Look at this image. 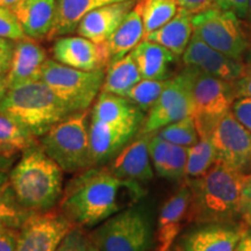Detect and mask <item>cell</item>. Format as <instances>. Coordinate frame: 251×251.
<instances>
[{
  "label": "cell",
  "instance_id": "36",
  "mask_svg": "<svg viewBox=\"0 0 251 251\" xmlns=\"http://www.w3.org/2000/svg\"><path fill=\"white\" fill-rule=\"evenodd\" d=\"M90 243L81 227H75L64 237L56 251H89Z\"/></svg>",
  "mask_w": 251,
  "mask_h": 251
},
{
  "label": "cell",
  "instance_id": "48",
  "mask_svg": "<svg viewBox=\"0 0 251 251\" xmlns=\"http://www.w3.org/2000/svg\"><path fill=\"white\" fill-rule=\"evenodd\" d=\"M21 0H0V7H9L12 8L14 5H17Z\"/></svg>",
  "mask_w": 251,
  "mask_h": 251
},
{
  "label": "cell",
  "instance_id": "7",
  "mask_svg": "<svg viewBox=\"0 0 251 251\" xmlns=\"http://www.w3.org/2000/svg\"><path fill=\"white\" fill-rule=\"evenodd\" d=\"M192 100V118L200 137H209L218 121L231 111L234 81L209 76L196 68H185Z\"/></svg>",
  "mask_w": 251,
  "mask_h": 251
},
{
  "label": "cell",
  "instance_id": "13",
  "mask_svg": "<svg viewBox=\"0 0 251 251\" xmlns=\"http://www.w3.org/2000/svg\"><path fill=\"white\" fill-rule=\"evenodd\" d=\"M52 56L67 67L83 71L106 70L111 63L107 45L83 36H64L54 43Z\"/></svg>",
  "mask_w": 251,
  "mask_h": 251
},
{
  "label": "cell",
  "instance_id": "28",
  "mask_svg": "<svg viewBox=\"0 0 251 251\" xmlns=\"http://www.w3.org/2000/svg\"><path fill=\"white\" fill-rule=\"evenodd\" d=\"M37 137L14 118L0 113V150L5 152H24L37 144Z\"/></svg>",
  "mask_w": 251,
  "mask_h": 251
},
{
  "label": "cell",
  "instance_id": "42",
  "mask_svg": "<svg viewBox=\"0 0 251 251\" xmlns=\"http://www.w3.org/2000/svg\"><path fill=\"white\" fill-rule=\"evenodd\" d=\"M15 161H17V153L5 152L0 150V185L8 180Z\"/></svg>",
  "mask_w": 251,
  "mask_h": 251
},
{
  "label": "cell",
  "instance_id": "27",
  "mask_svg": "<svg viewBox=\"0 0 251 251\" xmlns=\"http://www.w3.org/2000/svg\"><path fill=\"white\" fill-rule=\"evenodd\" d=\"M142 79L139 68L130 54L118 61L111 62L106 69L101 92L126 97L127 93Z\"/></svg>",
  "mask_w": 251,
  "mask_h": 251
},
{
  "label": "cell",
  "instance_id": "11",
  "mask_svg": "<svg viewBox=\"0 0 251 251\" xmlns=\"http://www.w3.org/2000/svg\"><path fill=\"white\" fill-rule=\"evenodd\" d=\"M75 227L61 209L34 213L18 230L15 251H56Z\"/></svg>",
  "mask_w": 251,
  "mask_h": 251
},
{
  "label": "cell",
  "instance_id": "24",
  "mask_svg": "<svg viewBox=\"0 0 251 251\" xmlns=\"http://www.w3.org/2000/svg\"><path fill=\"white\" fill-rule=\"evenodd\" d=\"M193 14L186 9H178L177 14L169 23L144 37V40L158 43L174 52L176 56H181L186 50L193 35Z\"/></svg>",
  "mask_w": 251,
  "mask_h": 251
},
{
  "label": "cell",
  "instance_id": "44",
  "mask_svg": "<svg viewBox=\"0 0 251 251\" xmlns=\"http://www.w3.org/2000/svg\"><path fill=\"white\" fill-rule=\"evenodd\" d=\"M235 97H250L251 98V72H246L243 77L234 81Z\"/></svg>",
  "mask_w": 251,
  "mask_h": 251
},
{
  "label": "cell",
  "instance_id": "9",
  "mask_svg": "<svg viewBox=\"0 0 251 251\" xmlns=\"http://www.w3.org/2000/svg\"><path fill=\"white\" fill-rule=\"evenodd\" d=\"M193 34L222 54L241 59L249 48L238 17L218 7L193 15Z\"/></svg>",
  "mask_w": 251,
  "mask_h": 251
},
{
  "label": "cell",
  "instance_id": "43",
  "mask_svg": "<svg viewBox=\"0 0 251 251\" xmlns=\"http://www.w3.org/2000/svg\"><path fill=\"white\" fill-rule=\"evenodd\" d=\"M18 230L0 227V251H15Z\"/></svg>",
  "mask_w": 251,
  "mask_h": 251
},
{
  "label": "cell",
  "instance_id": "2",
  "mask_svg": "<svg viewBox=\"0 0 251 251\" xmlns=\"http://www.w3.org/2000/svg\"><path fill=\"white\" fill-rule=\"evenodd\" d=\"M247 178V174L218 161L205 175L187 179L191 191L188 222L227 224L240 215L241 194Z\"/></svg>",
  "mask_w": 251,
  "mask_h": 251
},
{
  "label": "cell",
  "instance_id": "23",
  "mask_svg": "<svg viewBox=\"0 0 251 251\" xmlns=\"http://www.w3.org/2000/svg\"><path fill=\"white\" fill-rule=\"evenodd\" d=\"M142 79L166 80L170 67L178 56L158 43L143 40L130 52Z\"/></svg>",
  "mask_w": 251,
  "mask_h": 251
},
{
  "label": "cell",
  "instance_id": "19",
  "mask_svg": "<svg viewBox=\"0 0 251 251\" xmlns=\"http://www.w3.org/2000/svg\"><path fill=\"white\" fill-rule=\"evenodd\" d=\"M247 231L246 226L207 224L185 235L180 247L184 251H234Z\"/></svg>",
  "mask_w": 251,
  "mask_h": 251
},
{
  "label": "cell",
  "instance_id": "22",
  "mask_svg": "<svg viewBox=\"0 0 251 251\" xmlns=\"http://www.w3.org/2000/svg\"><path fill=\"white\" fill-rule=\"evenodd\" d=\"M91 119L108 125H143L144 112L126 97L100 92L91 109Z\"/></svg>",
  "mask_w": 251,
  "mask_h": 251
},
{
  "label": "cell",
  "instance_id": "12",
  "mask_svg": "<svg viewBox=\"0 0 251 251\" xmlns=\"http://www.w3.org/2000/svg\"><path fill=\"white\" fill-rule=\"evenodd\" d=\"M209 139L220 162L242 174H251V131L237 121L231 111L218 121Z\"/></svg>",
  "mask_w": 251,
  "mask_h": 251
},
{
  "label": "cell",
  "instance_id": "3",
  "mask_svg": "<svg viewBox=\"0 0 251 251\" xmlns=\"http://www.w3.org/2000/svg\"><path fill=\"white\" fill-rule=\"evenodd\" d=\"M63 171L40 143L25 150L15 162L8 181L24 207L34 213L48 212L63 194Z\"/></svg>",
  "mask_w": 251,
  "mask_h": 251
},
{
  "label": "cell",
  "instance_id": "21",
  "mask_svg": "<svg viewBox=\"0 0 251 251\" xmlns=\"http://www.w3.org/2000/svg\"><path fill=\"white\" fill-rule=\"evenodd\" d=\"M27 37L48 39L55 25L56 0H21L12 7Z\"/></svg>",
  "mask_w": 251,
  "mask_h": 251
},
{
  "label": "cell",
  "instance_id": "1",
  "mask_svg": "<svg viewBox=\"0 0 251 251\" xmlns=\"http://www.w3.org/2000/svg\"><path fill=\"white\" fill-rule=\"evenodd\" d=\"M146 194L139 181L122 179L108 166H91L69 181L58 205L76 227L93 228L140 203Z\"/></svg>",
  "mask_w": 251,
  "mask_h": 251
},
{
  "label": "cell",
  "instance_id": "50",
  "mask_svg": "<svg viewBox=\"0 0 251 251\" xmlns=\"http://www.w3.org/2000/svg\"><path fill=\"white\" fill-rule=\"evenodd\" d=\"M89 251H99V250H98V249H97V248H96V247H94L92 243H90V247H89Z\"/></svg>",
  "mask_w": 251,
  "mask_h": 251
},
{
  "label": "cell",
  "instance_id": "49",
  "mask_svg": "<svg viewBox=\"0 0 251 251\" xmlns=\"http://www.w3.org/2000/svg\"><path fill=\"white\" fill-rule=\"evenodd\" d=\"M246 18H248V20L251 23V0H249V4H248V12Z\"/></svg>",
  "mask_w": 251,
  "mask_h": 251
},
{
  "label": "cell",
  "instance_id": "32",
  "mask_svg": "<svg viewBox=\"0 0 251 251\" xmlns=\"http://www.w3.org/2000/svg\"><path fill=\"white\" fill-rule=\"evenodd\" d=\"M157 134L168 142L185 147V148L194 146L200 140L192 117L185 118L183 120L165 126L161 130L157 131Z\"/></svg>",
  "mask_w": 251,
  "mask_h": 251
},
{
  "label": "cell",
  "instance_id": "25",
  "mask_svg": "<svg viewBox=\"0 0 251 251\" xmlns=\"http://www.w3.org/2000/svg\"><path fill=\"white\" fill-rule=\"evenodd\" d=\"M119 1L127 0H56L55 25L48 39L74 33L77 30L81 19L91 11Z\"/></svg>",
  "mask_w": 251,
  "mask_h": 251
},
{
  "label": "cell",
  "instance_id": "17",
  "mask_svg": "<svg viewBox=\"0 0 251 251\" xmlns=\"http://www.w3.org/2000/svg\"><path fill=\"white\" fill-rule=\"evenodd\" d=\"M191 191L187 183L163 203L157 221V251H170L185 222H188Z\"/></svg>",
  "mask_w": 251,
  "mask_h": 251
},
{
  "label": "cell",
  "instance_id": "34",
  "mask_svg": "<svg viewBox=\"0 0 251 251\" xmlns=\"http://www.w3.org/2000/svg\"><path fill=\"white\" fill-rule=\"evenodd\" d=\"M187 163V148L171 143L170 153L166 159L164 168L158 176L170 180H179L185 177Z\"/></svg>",
  "mask_w": 251,
  "mask_h": 251
},
{
  "label": "cell",
  "instance_id": "14",
  "mask_svg": "<svg viewBox=\"0 0 251 251\" xmlns=\"http://www.w3.org/2000/svg\"><path fill=\"white\" fill-rule=\"evenodd\" d=\"M183 61L186 67L196 68L226 81H235L246 75V65L241 59L213 49L194 34L183 54Z\"/></svg>",
  "mask_w": 251,
  "mask_h": 251
},
{
  "label": "cell",
  "instance_id": "4",
  "mask_svg": "<svg viewBox=\"0 0 251 251\" xmlns=\"http://www.w3.org/2000/svg\"><path fill=\"white\" fill-rule=\"evenodd\" d=\"M0 113L14 118L37 139L70 114L42 80L7 90L0 101Z\"/></svg>",
  "mask_w": 251,
  "mask_h": 251
},
{
  "label": "cell",
  "instance_id": "41",
  "mask_svg": "<svg viewBox=\"0 0 251 251\" xmlns=\"http://www.w3.org/2000/svg\"><path fill=\"white\" fill-rule=\"evenodd\" d=\"M176 1L180 8L186 9L193 15L215 7L214 0H176Z\"/></svg>",
  "mask_w": 251,
  "mask_h": 251
},
{
  "label": "cell",
  "instance_id": "6",
  "mask_svg": "<svg viewBox=\"0 0 251 251\" xmlns=\"http://www.w3.org/2000/svg\"><path fill=\"white\" fill-rule=\"evenodd\" d=\"M151 237L148 209L137 203L100 224L91 234V243L99 251H147Z\"/></svg>",
  "mask_w": 251,
  "mask_h": 251
},
{
  "label": "cell",
  "instance_id": "20",
  "mask_svg": "<svg viewBox=\"0 0 251 251\" xmlns=\"http://www.w3.org/2000/svg\"><path fill=\"white\" fill-rule=\"evenodd\" d=\"M135 4L136 0H127L93 9L81 19L76 30L78 35L96 43L107 42Z\"/></svg>",
  "mask_w": 251,
  "mask_h": 251
},
{
  "label": "cell",
  "instance_id": "45",
  "mask_svg": "<svg viewBox=\"0 0 251 251\" xmlns=\"http://www.w3.org/2000/svg\"><path fill=\"white\" fill-rule=\"evenodd\" d=\"M234 251H251V231L248 230L237 243Z\"/></svg>",
  "mask_w": 251,
  "mask_h": 251
},
{
  "label": "cell",
  "instance_id": "30",
  "mask_svg": "<svg viewBox=\"0 0 251 251\" xmlns=\"http://www.w3.org/2000/svg\"><path fill=\"white\" fill-rule=\"evenodd\" d=\"M33 214L19 201L8 180L0 185V227L19 230Z\"/></svg>",
  "mask_w": 251,
  "mask_h": 251
},
{
  "label": "cell",
  "instance_id": "33",
  "mask_svg": "<svg viewBox=\"0 0 251 251\" xmlns=\"http://www.w3.org/2000/svg\"><path fill=\"white\" fill-rule=\"evenodd\" d=\"M166 80L141 79L139 83L127 93L126 98L129 99L143 112H148L159 98L166 86Z\"/></svg>",
  "mask_w": 251,
  "mask_h": 251
},
{
  "label": "cell",
  "instance_id": "10",
  "mask_svg": "<svg viewBox=\"0 0 251 251\" xmlns=\"http://www.w3.org/2000/svg\"><path fill=\"white\" fill-rule=\"evenodd\" d=\"M192 117L190 84L185 69L179 75L168 79L157 101L148 111L139 134H153L165 126Z\"/></svg>",
  "mask_w": 251,
  "mask_h": 251
},
{
  "label": "cell",
  "instance_id": "26",
  "mask_svg": "<svg viewBox=\"0 0 251 251\" xmlns=\"http://www.w3.org/2000/svg\"><path fill=\"white\" fill-rule=\"evenodd\" d=\"M144 36L146 33H144L142 18L134 6L118 29L106 42L111 55V62L118 61L126 55L130 54L131 50L144 40Z\"/></svg>",
  "mask_w": 251,
  "mask_h": 251
},
{
  "label": "cell",
  "instance_id": "38",
  "mask_svg": "<svg viewBox=\"0 0 251 251\" xmlns=\"http://www.w3.org/2000/svg\"><path fill=\"white\" fill-rule=\"evenodd\" d=\"M240 215L247 225H251V174L243 185L240 202Z\"/></svg>",
  "mask_w": 251,
  "mask_h": 251
},
{
  "label": "cell",
  "instance_id": "31",
  "mask_svg": "<svg viewBox=\"0 0 251 251\" xmlns=\"http://www.w3.org/2000/svg\"><path fill=\"white\" fill-rule=\"evenodd\" d=\"M219 161L218 151L209 137H200L198 143L187 148L185 177L198 178L209 171Z\"/></svg>",
  "mask_w": 251,
  "mask_h": 251
},
{
  "label": "cell",
  "instance_id": "8",
  "mask_svg": "<svg viewBox=\"0 0 251 251\" xmlns=\"http://www.w3.org/2000/svg\"><path fill=\"white\" fill-rule=\"evenodd\" d=\"M105 75L106 70L83 71L48 59L43 67L41 80L71 114L90 109L101 92Z\"/></svg>",
  "mask_w": 251,
  "mask_h": 251
},
{
  "label": "cell",
  "instance_id": "39",
  "mask_svg": "<svg viewBox=\"0 0 251 251\" xmlns=\"http://www.w3.org/2000/svg\"><path fill=\"white\" fill-rule=\"evenodd\" d=\"M214 2L215 7L233 12L238 18L243 19L247 17L249 0H214Z\"/></svg>",
  "mask_w": 251,
  "mask_h": 251
},
{
  "label": "cell",
  "instance_id": "18",
  "mask_svg": "<svg viewBox=\"0 0 251 251\" xmlns=\"http://www.w3.org/2000/svg\"><path fill=\"white\" fill-rule=\"evenodd\" d=\"M47 61V51L33 39L26 37L15 41L11 64L5 75L7 89L41 80V75Z\"/></svg>",
  "mask_w": 251,
  "mask_h": 251
},
{
  "label": "cell",
  "instance_id": "51",
  "mask_svg": "<svg viewBox=\"0 0 251 251\" xmlns=\"http://www.w3.org/2000/svg\"><path fill=\"white\" fill-rule=\"evenodd\" d=\"M175 251H184V250L181 249V247H177V248H176V249H175Z\"/></svg>",
  "mask_w": 251,
  "mask_h": 251
},
{
  "label": "cell",
  "instance_id": "40",
  "mask_svg": "<svg viewBox=\"0 0 251 251\" xmlns=\"http://www.w3.org/2000/svg\"><path fill=\"white\" fill-rule=\"evenodd\" d=\"M14 43V41L0 39V76H5L7 74L13 55Z\"/></svg>",
  "mask_w": 251,
  "mask_h": 251
},
{
  "label": "cell",
  "instance_id": "29",
  "mask_svg": "<svg viewBox=\"0 0 251 251\" xmlns=\"http://www.w3.org/2000/svg\"><path fill=\"white\" fill-rule=\"evenodd\" d=\"M135 9L142 18L147 36L169 23L177 14L179 6L176 0H136Z\"/></svg>",
  "mask_w": 251,
  "mask_h": 251
},
{
  "label": "cell",
  "instance_id": "47",
  "mask_svg": "<svg viewBox=\"0 0 251 251\" xmlns=\"http://www.w3.org/2000/svg\"><path fill=\"white\" fill-rule=\"evenodd\" d=\"M246 54V62H244V65H246V72H251V45L249 48L247 49Z\"/></svg>",
  "mask_w": 251,
  "mask_h": 251
},
{
  "label": "cell",
  "instance_id": "5",
  "mask_svg": "<svg viewBox=\"0 0 251 251\" xmlns=\"http://www.w3.org/2000/svg\"><path fill=\"white\" fill-rule=\"evenodd\" d=\"M90 109L71 113L40 137L43 150L64 172H79L92 166Z\"/></svg>",
  "mask_w": 251,
  "mask_h": 251
},
{
  "label": "cell",
  "instance_id": "16",
  "mask_svg": "<svg viewBox=\"0 0 251 251\" xmlns=\"http://www.w3.org/2000/svg\"><path fill=\"white\" fill-rule=\"evenodd\" d=\"M155 134V133H153ZM152 134H137L109 163L108 169L122 179L148 183L153 178L149 141Z\"/></svg>",
  "mask_w": 251,
  "mask_h": 251
},
{
  "label": "cell",
  "instance_id": "35",
  "mask_svg": "<svg viewBox=\"0 0 251 251\" xmlns=\"http://www.w3.org/2000/svg\"><path fill=\"white\" fill-rule=\"evenodd\" d=\"M24 28L9 7H0V39L19 41L26 39Z\"/></svg>",
  "mask_w": 251,
  "mask_h": 251
},
{
  "label": "cell",
  "instance_id": "52",
  "mask_svg": "<svg viewBox=\"0 0 251 251\" xmlns=\"http://www.w3.org/2000/svg\"><path fill=\"white\" fill-rule=\"evenodd\" d=\"M147 251H152V250H147ZM155 251H157V250H155Z\"/></svg>",
  "mask_w": 251,
  "mask_h": 251
},
{
  "label": "cell",
  "instance_id": "15",
  "mask_svg": "<svg viewBox=\"0 0 251 251\" xmlns=\"http://www.w3.org/2000/svg\"><path fill=\"white\" fill-rule=\"evenodd\" d=\"M141 125H108L91 119L90 146L92 166L111 162L139 134Z\"/></svg>",
  "mask_w": 251,
  "mask_h": 251
},
{
  "label": "cell",
  "instance_id": "46",
  "mask_svg": "<svg viewBox=\"0 0 251 251\" xmlns=\"http://www.w3.org/2000/svg\"><path fill=\"white\" fill-rule=\"evenodd\" d=\"M7 85H6L5 76H0V101H1L2 98L5 97L6 92H7Z\"/></svg>",
  "mask_w": 251,
  "mask_h": 251
},
{
  "label": "cell",
  "instance_id": "37",
  "mask_svg": "<svg viewBox=\"0 0 251 251\" xmlns=\"http://www.w3.org/2000/svg\"><path fill=\"white\" fill-rule=\"evenodd\" d=\"M231 113L241 125H243L248 130L251 131V98L241 97L233 102Z\"/></svg>",
  "mask_w": 251,
  "mask_h": 251
}]
</instances>
